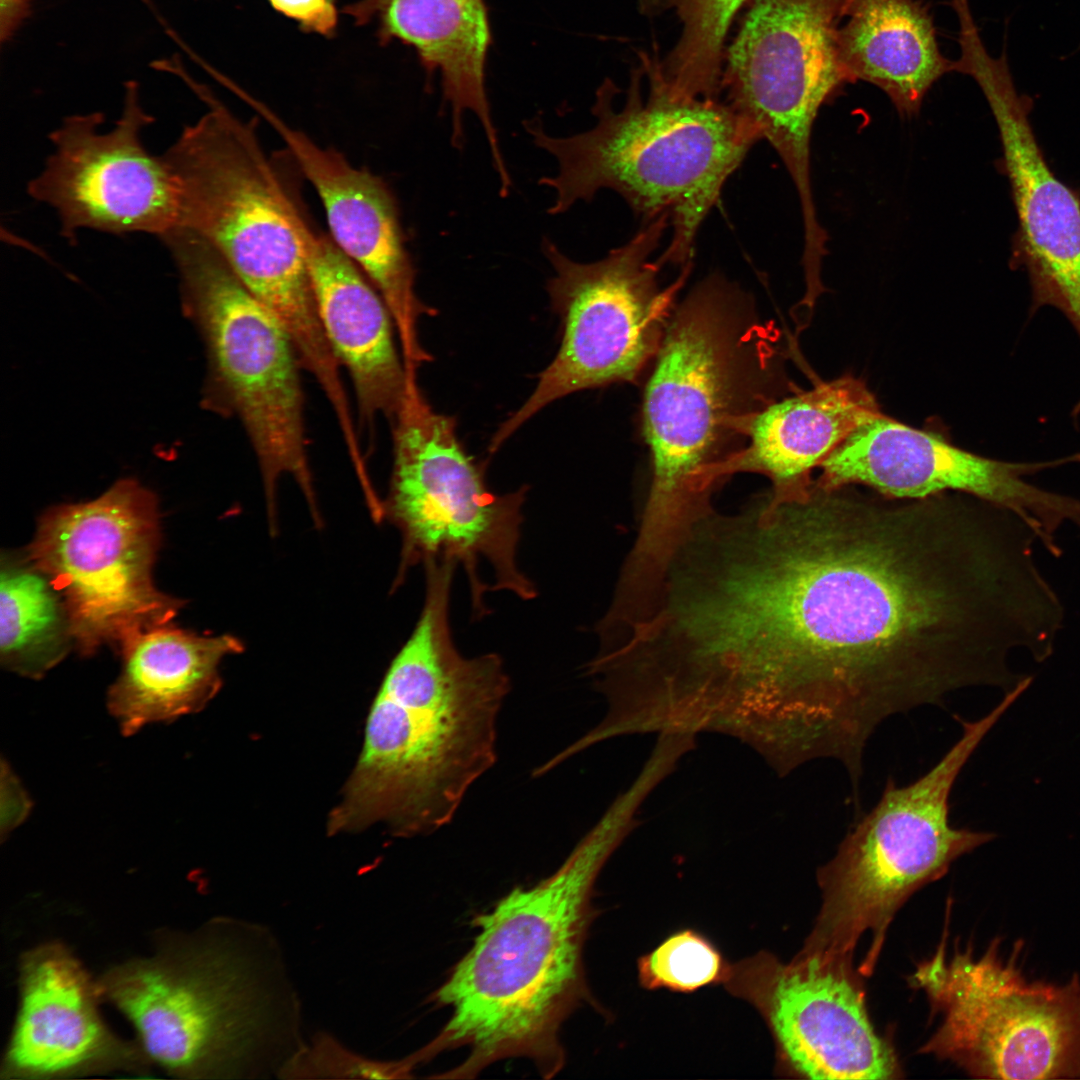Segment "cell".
Listing matches in <instances>:
<instances>
[{
    "instance_id": "9a60e30c",
    "label": "cell",
    "mask_w": 1080,
    "mask_h": 1080,
    "mask_svg": "<svg viewBox=\"0 0 1080 1080\" xmlns=\"http://www.w3.org/2000/svg\"><path fill=\"white\" fill-rule=\"evenodd\" d=\"M140 102L138 83H125L120 118L102 131L101 112L71 115L51 132L53 151L28 184V194L53 208L70 243L91 229L162 236L180 224L179 190L163 156L142 142L154 122Z\"/></svg>"
},
{
    "instance_id": "5b68a950",
    "label": "cell",
    "mask_w": 1080,
    "mask_h": 1080,
    "mask_svg": "<svg viewBox=\"0 0 1080 1080\" xmlns=\"http://www.w3.org/2000/svg\"><path fill=\"white\" fill-rule=\"evenodd\" d=\"M97 983L151 1064L177 1077H278L305 1044L279 947L257 924L221 917L159 935L152 954Z\"/></svg>"
},
{
    "instance_id": "603a6c76",
    "label": "cell",
    "mask_w": 1080,
    "mask_h": 1080,
    "mask_svg": "<svg viewBox=\"0 0 1080 1080\" xmlns=\"http://www.w3.org/2000/svg\"><path fill=\"white\" fill-rule=\"evenodd\" d=\"M880 413L866 385L851 376L777 399L753 418L745 446L716 470L715 483L758 473L771 480V496L798 495L812 483V469Z\"/></svg>"
},
{
    "instance_id": "1f68e13d",
    "label": "cell",
    "mask_w": 1080,
    "mask_h": 1080,
    "mask_svg": "<svg viewBox=\"0 0 1080 1080\" xmlns=\"http://www.w3.org/2000/svg\"><path fill=\"white\" fill-rule=\"evenodd\" d=\"M34 0H0V39L8 42L32 13Z\"/></svg>"
},
{
    "instance_id": "5bb4252c",
    "label": "cell",
    "mask_w": 1080,
    "mask_h": 1080,
    "mask_svg": "<svg viewBox=\"0 0 1080 1080\" xmlns=\"http://www.w3.org/2000/svg\"><path fill=\"white\" fill-rule=\"evenodd\" d=\"M766 1023L781 1072L817 1080H887L896 1055L874 1030L850 960L799 951L789 962L761 951L730 964L723 983Z\"/></svg>"
},
{
    "instance_id": "7402d4cb",
    "label": "cell",
    "mask_w": 1080,
    "mask_h": 1080,
    "mask_svg": "<svg viewBox=\"0 0 1080 1080\" xmlns=\"http://www.w3.org/2000/svg\"><path fill=\"white\" fill-rule=\"evenodd\" d=\"M357 26L376 25L381 46L412 47L427 75L440 74L452 114V143H463V115L479 119L498 177H509L486 93L485 72L492 31L485 0H359L341 9Z\"/></svg>"
},
{
    "instance_id": "4fadbf2b",
    "label": "cell",
    "mask_w": 1080,
    "mask_h": 1080,
    "mask_svg": "<svg viewBox=\"0 0 1080 1080\" xmlns=\"http://www.w3.org/2000/svg\"><path fill=\"white\" fill-rule=\"evenodd\" d=\"M844 0H753L725 49L721 95L779 154L807 223L817 219L810 139L849 80L838 51Z\"/></svg>"
},
{
    "instance_id": "3957f363",
    "label": "cell",
    "mask_w": 1080,
    "mask_h": 1080,
    "mask_svg": "<svg viewBox=\"0 0 1080 1080\" xmlns=\"http://www.w3.org/2000/svg\"><path fill=\"white\" fill-rule=\"evenodd\" d=\"M775 342L752 296L720 273L675 306L643 397L652 480L624 561L632 575L659 579L694 523L713 509L716 470L777 400Z\"/></svg>"
},
{
    "instance_id": "6da1fadb",
    "label": "cell",
    "mask_w": 1080,
    "mask_h": 1080,
    "mask_svg": "<svg viewBox=\"0 0 1080 1080\" xmlns=\"http://www.w3.org/2000/svg\"><path fill=\"white\" fill-rule=\"evenodd\" d=\"M812 482L722 528L690 630L713 689L780 767L842 763L859 789L887 718L971 686L1013 689L1007 658L1047 644L1053 594L1036 537L973 496L922 499Z\"/></svg>"
},
{
    "instance_id": "d6986e66",
    "label": "cell",
    "mask_w": 1080,
    "mask_h": 1080,
    "mask_svg": "<svg viewBox=\"0 0 1080 1080\" xmlns=\"http://www.w3.org/2000/svg\"><path fill=\"white\" fill-rule=\"evenodd\" d=\"M246 100L277 132L298 170L318 194L337 246L360 268L385 301L408 369L431 356L423 349L419 320L434 314L417 296L415 269L405 246L398 207L387 184L355 167L336 149L317 144L256 100Z\"/></svg>"
},
{
    "instance_id": "30bf717a",
    "label": "cell",
    "mask_w": 1080,
    "mask_h": 1080,
    "mask_svg": "<svg viewBox=\"0 0 1080 1080\" xmlns=\"http://www.w3.org/2000/svg\"><path fill=\"white\" fill-rule=\"evenodd\" d=\"M994 939L975 956L945 941L918 964L910 984L922 990L939 1024L921 1047L980 1079H1080V976L1065 984L1029 981Z\"/></svg>"
},
{
    "instance_id": "4316f807",
    "label": "cell",
    "mask_w": 1080,
    "mask_h": 1080,
    "mask_svg": "<svg viewBox=\"0 0 1080 1080\" xmlns=\"http://www.w3.org/2000/svg\"><path fill=\"white\" fill-rule=\"evenodd\" d=\"M748 0H670L682 24L680 37L661 60L662 73L676 95L721 97L726 39Z\"/></svg>"
},
{
    "instance_id": "83f0119b",
    "label": "cell",
    "mask_w": 1080,
    "mask_h": 1080,
    "mask_svg": "<svg viewBox=\"0 0 1080 1080\" xmlns=\"http://www.w3.org/2000/svg\"><path fill=\"white\" fill-rule=\"evenodd\" d=\"M730 964L705 935L682 929L668 935L637 961L641 987L693 993L724 983Z\"/></svg>"
},
{
    "instance_id": "8992f818",
    "label": "cell",
    "mask_w": 1080,
    "mask_h": 1080,
    "mask_svg": "<svg viewBox=\"0 0 1080 1080\" xmlns=\"http://www.w3.org/2000/svg\"><path fill=\"white\" fill-rule=\"evenodd\" d=\"M638 57L620 109L613 106L619 89L612 80L597 90L592 129L554 137L538 120L525 128L558 163L555 176L539 180L555 192L550 214L611 189L643 223L669 216L672 237L659 259L683 267L692 262L699 228L726 180L761 136L724 100L674 95L656 46Z\"/></svg>"
},
{
    "instance_id": "9c48e42d",
    "label": "cell",
    "mask_w": 1080,
    "mask_h": 1080,
    "mask_svg": "<svg viewBox=\"0 0 1080 1080\" xmlns=\"http://www.w3.org/2000/svg\"><path fill=\"white\" fill-rule=\"evenodd\" d=\"M390 422L393 464L383 518L402 537L394 586L414 565L435 558L463 567L475 617L488 614L483 600L490 589L480 573L484 565L491 569L492 591L535 598L537 589L516 560L528 488L492 492L483 467L459 441L455 419L432 409L416 378Z\"/></svg>"
},
{
    "instance_id": "2e32d148",
    "label": "cell",
    "mask_w": 1080,
    "mask_h": 1080,
    "mask_svg": "<svg viewBox=\"0 0 1080 1080\" xmlns=\"http://www.w3.org/2000/svg\"><path fill=\"white\" fill-rule=\"evenodd\" d=\"M1072 463L1080 464V452L1034 462L985 457L880 413L820 464L817 481L828 487L864 485L896 499L967 494L1020 516L1050 550L1066 522L1080 529V499L1041 488L1025 477Z\"/></svg>"
},
{
    "instance_id": "d4e9b609",
    "label": "cell",
    "mask_w": 1080,
    "mask_h": 1080,
    "mask_svg": "<svg viewBox=\"0 0 1080 1080\" xmlns=\"http://www.w3.org/2000/svg\"><path fill=\"white\" fill-rule=\"evenodd\" d=\"M838 51L849 83L881 89L903 116L919 112L927 92L953 72L923 0H844Z\"/></svg>"
},
{
    "instance_id": "f546056e",
    "label": "cell",
    "mask_w": 1080,
    "mask_h": 1080,
    "mask_svg": "<svg viewBox=\"0 0 1080 1080\" xmlns=\"http://www.w3.org/2000/svg\"><path fill=\"white\" fill-rule=\"evenodd\" d=\"M279 13L293 19L300 30L326 38L335 36L338 26L336 0H268Z\"/></svg>"
},
{
    "instance_id": "4dcf8cb0",
    "label": "cell",
    "mask_w": 1080,
    "mask_h": 1080,
    "mask_svg": "<svg viewBox=\"0 0 1080 1080\" xmlns=\"http://www.w3.org/2000/svg\"><path fill=\"white\" fill-rule=\"evenodd\" d=\"M0 785V832L3 840L28 817L32 800L5 759L1 760Z\"/></svg>"
},
{
    "instance_id": "484cf974",
    "label": "cell",
    "mask_w": 1080,
    "mask_h": 1080,
    "mask_svg": "<svg viewBox=\"0 0 1080 1080\" xmlns=\"http://www.w3.org/2000/svg\"><path fill=\"white\" fill-rule=\"evenodd\" d=\"M75 647L69 613L49 577L25 554L0 560V661L39 679Z\"/></svg>"
},
{
    "instance_id": "ba28073f",
    "label": "cell",
    "mask_w": 1080,
    "mask_h": 1080,
    "mask_svg": "<svg viewBox=\"0 0 1080 1080\" xmlns=\"http://www.w3.org/2000/svg\"><path fill=\"white\" fill-rule=\"evenodd\" d=\"M160 239L178 271L183 311L205 344L204 402L238 418L247 433L270 526L275 528L277 483L285 475L297 482L320 523L307 454L302 365L291 337L200 234L179 224Z\"/></svg>"
},
{
    "instance_id": "ffe728a7",
    "label": "cell",
    "mask_w": 1080,
    "mask_h": 1080,
    "mask_svg": "<svg viewBox=\"0 0 1080 1080\" xmlns=\"http://www.w3.org/2000/svg\"><path fill=\"white\" fill-rule=\"evenodd\" d=\"M19 1005L2 1060L8 1079H51L107 1073L145 1074L137 1042L114 1034L99 1011L94 981L63 943L49 941L19 962Z\"/></svg>"
},
{
    "instance_id": "cb8c5ba5",
    "label": "cell",
    "mask_w": 1080,
    "mask_h": 1080,
    "mask_svg": "<svg viewBox=\"0 0 1080 1080\" xmlns=\"http://www.w3.org/2000/svg\"><path fill=\"white\" fill-rule=\"evenodd\" d=\"M242 650L232 635L203 636L171 623L141 632L119 649L108 710L126 736L198 712L220 689L223 659Z\"/></svg>"
},
{
    "instance_id": "277c9868",
    "label": "cell",
    "mask_w": 1080,
    "mask_h": 1080,
    "mask_svg": "<svg viewBox=\"0 0 1080 1080\" xmlns=\"http://www.w3.org/2000/svg\"><path fill=\"white\" fill-rule=\"evenodd\" d=\"M640 797L621 792L562 865L518 887L475 919L472 948L435 992L452 1014L424 1057L468 1046L456 1072H478L525 1056L545 1074L562 1065L560 1025L586 998L583 947L593 919L592 892L605 863L639 825Z\"/></svg>"
},
{
    "instance_id": "d6a6232c",
    "label": "cell",
    "mask_w": 1080,
    "mask_h": 1080,
    "mask_svg": "<svg viewBox=\"0 0 1080 1080\" xmlns=\"http://www.w3.org/2000/svg\"><path fill=\"white\" fill-rule=\"evenodd\" d=\"M639 11L653 17L670 8V0H637Z\"/></svg>"
},
{
    "instance_id": "e0dca14e",
    "label": "cell",
    "mask_w": 1080,
    "mask_h": 1080,
    "mask_svg": "<svg viewBox=\"0 0 1080 1080\" xmlns=\"http://www.w3.org/2000/svg\"><path fill=\"white\" fill-rule=\"evenodd\" d=\"M1018 697L1006 693L976 721L955 716L960 739L916 781L899 787L888 778L877 804L851 827L830 860L859 895L882 905L903 902L944 876L958 858L997 837L954 828L949 798L974 750Z\"/></svg>"
},
{
    "instance_id": "ac0fdd59",
    "label": "cell",
    "mask_w": 1080,
    "mask_h": 1080,
    "mask_svg": "<svg viewBox=\"0 0 1080 1080\" xmlns=\"http://www.w3.org/2000/svg\"><path fill=\"white\" fill-rule=\"evenodd\" d=\"M955 72L973 78L997 124L1016 210L1017 266L1027 272L1029 313L1057 309L1080 340V197L1049 167L1029 120L1031 100L1018 92L1006 49L992 56L981 36L959 46Z\"/></svg>"
},
{
    "instance_id": "7a4b0ae2",
    "label": "cell",
    "mask_w": 1080,
    "mask_h": 1080,
    "mask_svg": "<svg viewBox=\"0 0 1080 1080\" xmlns=\"http://www.w3.org/2000/svg\"><path fill=\"white\" fill-rule=\"evenodd\" d=\"M424 567L421 614L372 705L330 833L376 822L398 836L433 833L497 760V719L510 691L503 661L459 652L449 616L457 565L430 559Z\"/></svg>"
},
{
    "instance_id": "44dd1931",
    "label": "cell",
    "mask_w": 1080,
    "mask_h": 1080,
    "mask_svg": "<svg viewBox=\"0 0 1080 1080\" xmlns=\"http://www.w3.org/2000/svg\"><path fill=\"white\" fill-rule=\"evenodd\" d=\"M294 212L319 318L331 349L351 379L360 416L389 421L400 408L415 372L396 343L391 313L360 268L318 230L303 210Z\"/></svg>"
},
{
    "instance_id": "7c38bea8",
    "label": "cell",
    "mask_w": 1080,
    "mask_h": 1080,
    "mask_svg": "<svg viewBox=\"0 0 1080 1080\" xmlns=\"http://www.w3.org/2000/svg\"><path fill=\"white\" fill-rule=\"evenodd\" d=\"M160 539L158 500L130 478L93 500L42 515L25 554L62 596L82 655L104 645L119 650L137 634L169 624L184 605L154 585Z\"/></svg>"
},
{
    "instance_id": "f1b7e54d",
    "label": "cell",
    "mask_w": 1080,
    "mask_h": 1080,
    "mask_svg": "<svg viewBox=\"0 0 1080 1080\" xmlns=\"http://www.w3.org/2000/svg\"><path fill=\"white\" fill-rule=\"evenodd\" d=\"M415 1066L409 1056L401 1061H381L360 1055L334 1036L319 1032L282 1067L280 1079H402Z\"/></svg>"
},
{
    "instance_id": "52a82bcc",
    "label": "cell",
    "mask_w": 1080,
    "mask_h": 1080,
    "mask_svg": "<svg viewBox=\"0 0 1080 1080\" xmlns=\"http://www.w3.org/2000/svg\"><path fill=\"white\" fill-rule=\"evenodd\" d=\"M208 106L162 155L175 177L180 224L208 240L291 337L302 368L322 387L340 379L297 234L300 198L264 150L257 119L234 115L185 71Z\"/></svg>"
},
{
    "instance_id": "8fae6325",
    "label": "cell",
    "mask_w": 1080,
    "mask_h": 1080,
    "mask_svg": "<svg viewBox=\"0 0 1080 1080\" xmlns=\"http://www.w3.org/2000/svg\"><path fill=\"white\" fill-rule=\"evenodd\" d=\"M668 226L667 214L645 222L627 243L591 263L573 261L551 240H543L542 251L554 270L547 291L562 323L561 344L538 375L531 395L493 435L490 452L557 399L636 382L654 359L691 272L692 262L682 267L675 281L661 287L664 264L650 257Z\"/></svg>"
}]
</instances>
